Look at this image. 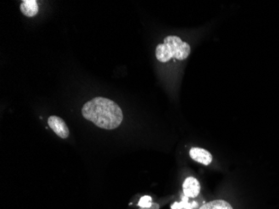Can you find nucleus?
I'll return each instance as SVG.
<instances>
[{"label":"nucleus","instance_id":"obj_6","mask_svg":"<svg viewBox=\"0 0 279 209\" xmlns=\"http://www.w3.org/2000/svg\"><path fill=\"white\" fill-rule=\"evenodd\" d=\"M20 10L26 17L36 16L39 12L38 3L36 0H25L20 4Z\"/></svg>","mask_w":279,"mask_h":209},{"label":"nucleus","instance_id":"obj_10","mask_svg":"<svg viewBox=\"0 0 279 209\" xmlns=\"http://www.w3.org/2000/svg\"><path fill=\"white\" fill-rule=\"evenodd\" d=\"M160 209V205L156 203H152V205L150 207H141L139 209Z\"/></svg>","mask_w":279,"mask_h":209},{"label":"nucleus","instance_id":"obj_1","mask_svg":"<svg viewBox=\"0 0 279 209\" xmlns=\"http://www.w3.org/2000/svg\"><path fill=\"white\" fill-rule=\"evenodd\" d=\"M82 116L98 127L114 130L121 124L123 113L116 102L105 97H95L82 107Z\"/></svg>","mask_w":279,"mask_h":209},{"label":"nucleus","instance_id":"obj_5","mask_svg":"<svg viewBox=\"0 0 279 209\" xmlns=\"http://www.w3.org/2000/svg\"><path fill=\"white\" fill-rule=\"evenodd\" d=\"M189 154L192 159L200 164H203L205 166H207L212 162V156L211 153L203 148L193 147L190 150Z\"/></svg>","mask_w":279,"mask_h":209},{"label":"nucleus","instance_id":"obj_4","mask_svg":"<svg viewBox=\"0 0 279 209\" xmlns=\"http://www.w3.org/2000/svg\"><path fill=\"white\" fill-rule=\"evenodd\" d=\"M182 188H183V193L185 195L191 199H194L200 193V182L195 177H187L183 182Z\"/></svg>","mask_w":279,"mask_h":209},{"label":"nucleus","instance_id":"obj_8","mask_svg":"<svg viewBox=\"0 0 279 209\" xmlns=\"http://www.w3.org/2000/svg\"><path fill=\"white\" fill-rule=\"evenodd\" d=\"M199 209H233L231 204L224 200H214L209 202L200 207Z\"/></svg>","mask_w":279,"mask_h":209},{"label":"nucleus","instance_id":"obj_9","mask_svg":"<svg viewBox=\"0 0 279 209\" xmlns=\"http://www.w3.org/2000/svg\"><path fill=\"white\" fill-rule=\"evenodd\" d=\"M143 204H145L144 207H147H147L151 206L152 204L151 197H149V196H145V197H143V198L141 199V201L139 202V205H140V207H141L143 205Z\"/></svg>","mask_w":279,"mask_h":209},{"label":"nucleus","instance_id":"obj_2","mask_svg":"<svg viewBox=\"0 0 279 209\" xmlns=\"http://www.w3.org/2000/svg\"><path fill=\"white\" fill-rule=\"evenodd\" d=\"M164 43L171 49L173 57L176 60H184L189 56L191 53V47L188 43L175 36H167L164 40Z\"/></svg>","mask_w":279,"mask_h":209},{"label":"nucleus","instance_id":"obj_7","mask_svg":"<svg viewBox=\"0 0 279 209\" xmlns=\"http://www.w3.org/2000/svg\"><path fill=\"white\" fill-rule=\"evenodd\" d=\"M156 56L159 61L162 63L167 62L173 58V54L171 53V49L165 43H160L156 49Z\"/></svg>","mask_w":279,"mask_h":209},{"label":"nucleus","instance_id":"obj_3","mask_svg":"<svg viewBox=\"0 0 279 209\" xmlns=\"http://www.w3.org/2000/svg\"><path fill=\"white\" fill-rule=\"evenodd\" d=\"M48 124L49 127L54 130V133L60 136V138L66 139L70 135L68 126L62 118L56 116H51L48 119Z\"/></svg>","mask_w":279,"mask_h":209}]
</instances>
